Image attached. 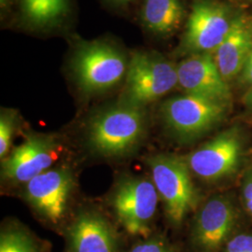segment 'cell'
<instances>
[{"label":"cell","mask_w":252,"mask_h":252,"mask_svg":"<svg viewBox=\"0 0 252 252\" xmlns=\"http://www.w3.org/2000/svg\"><path fill=\"white\" fill-rule=\"evenodd\" d=\"M143 108L124 102L106 108L90 120L87 139L94 153L121 157L135 151L146 133Z\"/></svg>","instance_id":"1"},{"label":"cell","mask_w":252,"mask_h":252,"mask_svg":"<svg viewBox=\"0 0 252 252\" xmlns=\"http://www.w3.org/2000/svg\"><path fill=\"white\" fill-rule=\"evenodd\" d=\"M147 163L167 220L173 225L180 226L198 202L188 163L180 157L166 154L152 156Z\"/></svg>","instance_id":"2"},{"label":"cell","mask_w":252,"mask_h":252,"mask_svg":"<svg viewBox=\"0 0 252 252\" xmlns=\"http://www.w3.org/2000/svg\"><path fill=\"white\" fill-rule=\"evenodd\" d=\"M72 67L79 87L86 94L110 89L128 68L125 55L103 41L81 44L73 58Z\"/></svg>","instance_id":"3"},{"label":"cell","mask_w":252,"mask_h":252,"mask_svg":"<svg viewBox=\"0 0 252 252\" xmlns=\"http://www.w3.org/2000/svg\"><path fill=\"white\" fill-rule=\"evenodd\" d=\"M177 84V67L153 54L137 52L132 55L126 72L125 102L143 108L166 94Z\"/></svg>","instance_id":"4"},{"label":"cell","mask_w":252,"mask_h":252,"mask_svg":"<svg viewBox=\"0 0 252 252\" xmlns=\"http://www.w3.org/2000/svg\"><path fill=\"white\" fill-rule=\"evenodd\" d=\"M228 105L187 94L166 100L162 119L173 135L182 141L205 135L225 116Z\"/></svg>","instance_id":"5"},{"label":"cell","mask_w":252,"mask_h":252,"mask_svg":"<svg viewBox=\"0 0 252 252\" xmlns=\"http://www.w3.org/2000/svg\"><path fill=\"white\" fill-rule=\"evenodd\" d=\"M159 194L153 180L128 178L118 183L111 204L119 221L128 234L149 237Z\"/></svg>","instance_id":"6"},{"label":"cell","mask_w":252,"mask_h":252,"mask_svg":"<svg viewBox=\"0 0 252 252\" xmlns=\"http://www.w3.org/2000/svg\"><path fill=\"white\" fill-rule=\"evenodd\" d=\"M73 188L71 170L58 167L43 172L26 183L25 197L39 216L56 224L65 214Z\"/></svg>","instance_id":"7"},{"label":"cell","mask_w":252,"mask_h":252,"mask_svg":"<svg viewBox=\"0 0 252 252\" xmlns=\"http://www.w3.org/2000/svg\"><path fill=\"white\" fill-rule=\"evenodd\" d=\"M59 146L53 136L32 134L2 159L1 173L11 183H27L49 170L58 157Z\"/></svg>","instance_id":"8"},{"label":"cell","mask_w":252,"mask_h":252,"mask_svg":"<svg viewBox=\"0 0 252 252\" xmlns=\"http://www.w3.org/2000/svg\"><path fill=\"white\" fill-rule=\"evenodd\" d=\"M241 154V137L234 129L217 135L190 153L186 162L197 177L214 181L232 174L239 164Z\"/></svg>","instance_id":"9"},{"label":"cell","mask_w":252,"mask_h":252,"mask_svg":"<svg viewBox=\"0 0 252 252\" xmlns=\"http://www.w3.org/2000/svg\"><path fill=\"white\" fill-rule=\"evenodd\" d=\"M236 212L226 197L208 200L200 209L191 230V242L199 252H219L233 235Z\"/></svg>","instance_id":"10"},{"label":"cell","mask_w":252,"mask_h":252,"mask_svg":"<svg viewBox=\"0 0 252 252\" xmlns=\"http://www.w3.org/2000/svg\"><path fill=\"white\" fill-rule=\"evenodd\" d=\"M177 70L179 84L187 94L229 104L231 91L210 54H194L182 61Z\"/></svg>","instance_id":"11"},{"label":"cell","mask_w":252,"mask_h":252,"mask_svg":"<svg viewBox=\"0 0 252 252\" xmlns=\"http://www.w3.org/2000/svg\"><path fill=\"white\" fill-rule=\"evenodd\" d=\"M231 26L221 6L208 2L198 3L189 14L185 46L195 52H215L225 39Z\"/></svg>","instance_id":"12"},{"label":"cell","mask_w":252,"mask_h":252,"mask_svg":"<svg viewBox=\"0 0 252 252\" xmlns=\"http://www.w3.org/2000/svg\"><path fill=\"white\" fill-rule=\"evenodd\" d=\"M69 252H119L114 228L96 212H82L67 231Z\"/></svg>","instance_id":"13"},{"label":"cell","mask_w":252,"mask_h":252,"mask_svg":"<svg viewBox=\"0 0 252 252\" xmlns=\"http://www.w3.org/2000/svg\"><path fill=\"white\" fill-rule=\"evenodd\" d=\"M252 51V33L243 21L232 22L231 29L215 51L214 60L227 82L240 75Z\"/></svg>","instance_id":"14"},{"label":"cell","mask_w":252,"mask_h":252,"mask_svg":"<svg viewBox=\"0 0 252 252\" xmlns=\"http://www.w3.org/2000/svg\"><path fill=\"white\" fill-rule=\"evenodd\" d=\"M183 9L180 0H145L142 21L157 34H169L181 24Z\"/></svg>","instance_id":"15"},{"label":"cell","mask_w":252,"mask_h":252,"mask_svg":"<svg viewBox=\"0 0 252 252\" xmlns=\"http://www.w3.org/2000/svg\"><path fill=\"white\" fill-rule=\"evenodd\" d=\"M21 4L25 17L36 27L54 24L68 9V0H21Z\"/></svg>","instance_id":"16"},{"label":"cell","mask_w":252,"mask_h":252,"mask_svg":"<svg viewBox=\"0 0 252 252\" xmlns=\"http://www.w3.org/2000/svg\"><path fill=\"white\" fill-rule=\"evenodd\" d=\"M0 252H40V249L32 234L14 226L1 232Z\"/></svg>","instance_id":"17"},{"label":"cell","mask_w":252,"mask_h":252,"mask_svg":"<svg viewBox=\"0 0 252 252\" xmlns=\"http://www.w3.org/2000/svg\"><path fill=\"white\" fill-rule=\"evenodd\" d=\"M15 130V114L11 111L2 112L0 118V157L4 159L9 152Z\"/></svg>","instance_id":"18"},{"label":"cell","mask_w":252,"mask_h":252,"mask_svg":"<svg viewBox=\"0 0 252 252\" xmlns=\"http://www.w3.org/2000/svg\"><path fill=\"white\" fill-rule=\"evenodd\" d=\"M131 252H174V250L162 236H153L136 244Z\"/></svg>","instance_id":"19"},{"label":"cell","mask_w":252,"mask_h":252,"mask_svg":"<svg viewBox=\"0 0 252 252\" xmlns=\"http://www.w3.org/2000/svg\"><path fill=\"white\" fill-rule=\"evenodd\" d=\"M222 252H252V234H233L224 245Z\"/></svg>","instance_id":"20"},{"label":"cell","mask_w":252,"mask_h":252,"mask_svg":"<svg viewBox=\"0 0 252 252\" xmlns=\"http://www.w3.org/2000/svg\"><path fill=\"white\" fill-rule=\"evenodd\" d=\"M240 82L245 85H249L250 87L252 86V51L240 74Z\"/></svg>","instance_id":"21"},{"label":"cell","mask_w":252,"mask_h":252,"mask_svg":"<svg viewBox=\"0 0 252 252\" xmlns=\"http://www.w3.org/2000/svg\"><path fill=\"white\" fill-rule=\"evenodd\" d=\"M244 100H245V103L248 106H250L251 108H252V86L250 87V89L247 92V94H245Z\"/></svg>","instance_id":"22"},{"label":"cell","mask_w":252,"mask_h":252,"mask_svg":"<svg viewBox=\"0 0 252 252\" xmlns=\"http://www.w3.org/2000/svg\"><path fill=\"white\" fill-rule=\"evenodd\" d=\"M111 1L114 2L117 5H126V4L130 3V2H132L133 0H111Z\"/></svg>","instance_id":"23"},{"label":"cell","mask_w":252,"mask_h":252,"mask_svg":"<svg viewBox=\"0 0 252 252\" xmlns=\"http://www.w3.org/2000/svg\"><path fill=\"white\" fill-rule=\"evenodd\" d=\"M246 209H247L248 213L252 217V204L250 205V206H248V207H246Z\"/></svg>","instance_id":"24"}]
</instances>
